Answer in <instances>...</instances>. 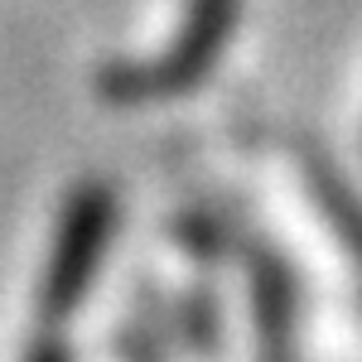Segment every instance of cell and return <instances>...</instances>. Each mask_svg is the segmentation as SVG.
Returning <instances> with one entry per match:
<instances>
[{
    "mask_svg": "<svg viewBox=\"0 0 362 362\" xmlns=\"http://www.w3.org/2000/svg\"><path fill=\"white\" fill-rule=\"evenodd\" d=\"M68 232L58 237L54 261H49V285H44V300H49V314H73L78 309V295L92 280V266L102 256V242L112 232V203H102L97 194H87L73 203L68 213Z\"/></svg>",
    "mask_w": 362,
    "mask_h": 362,
    "instance_id": "cell-1",
    "label": "cell"
},
{
    "mask_svg": "<svg viewBox=\"0 0 362 362\" xmlns=\"http://www.w3.org/2000/svg\"><path fill=\"white\" fill-rule=\"evenodd\" d=\"M34 362H63V358H58V353H39Z\"/></svg>",
    "mask_w": 362,
    "mask_h": 362,
    "instance_id": "cell-2",
    "label": "cell"
}]
</instances>
